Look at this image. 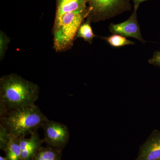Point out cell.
<instances>
[{
  "label": "cell",
  "mask_w": 160,
  "mask_h": 160,
  "mask_svg": "<svg viewBox=\"0 0 160 160\" xmlns=\"http://www.w3.org/2000/svg\"><path fill=\"white\" fill-rule=\"evenodd\" d=\"M55 1L53 47L57 52H64L72 48L79 28L88 17V0Z\"/></svg>",
  "instance_id": "cell-1"
},
{
  "label": "cell",
  "mask_w": 160,
  "mask_h": 160,
  "mask_svg": "<svg viewBox=\"0 0 160 160\" xmlns=\"http://www.w3.org/2000/svg\"><path fill=\"white\" fill-rule=\"evenodd\" d=\"M37 84L15 73L0 78V117L9 112L34 105L38 99Z\"/></svg>",
  "instance_id": "cell-2"
},
{
  "label": "cell",
  "mask_w": 160,
  "mask_h": 160,
  "mask_svg": "<svg viewBox=\"0 0 160 160\" xmlns=\"http://www.w3.org/2000/svg\"><path fill=\"white\" fill-rule=\"evenodd\" d=\"M48 119L37 105L12 110L0 117L1 124L11 134L18 137L27 135L42 128Z\"/></svg>",
  "instance_id": "cell-3"
},
{
  "label": "cell",
  "mask_w": 160,
  "mask_h": 160,
  "mask_svg": "<svg viewBox=\"0 0 160 160\" xmlns=\"http://www.w3.org/2000/svg\"><path fill=\"white\" fill-rule=\"evenodd\" d=\"M89 15L86 20L97 22L129 11V0H88Z\"/></svg>",
  "instance_id": "cell-4"
},
{
  "label": "cell",
  "mask_w": 160,
  "mask_h": 160,
  "mask_svg": "<svg viewBox=\"0 0 160 160\" xmlns=\"http://www.w3.org/2000/svg\"><path fill=\"white\" fill-rule=\"evenodd\" d=\"M44 131L43 142L47 146L62 150L69 140V131L67 126L62 123L48 119L42 127Z\"/></svg>",
  "instance_id": "cell-5"
},
{
  "label": "cell",
  "mask_w": 160,
  "mask_h": 160,
  "mask_svg": "<svg viewBox=\"0 0 160 160\" xmlns=\"http://www.w3.org/2000/svg\"><path fill=\"white\" fill-rule=\"evenodd\" d=\"M136 10L133 12L129 18L123 22L115 24L111 23L109 26V30L113 34L121 35L125 37L134 38L141 42L146 43L143 38L138 23Z\"/></svg>",
  "instance_id": "cell-6"
},
{
  "label": "cell",
  "mask_w": 160,
  "mask_h": 160,
  "mask_svg": "<svg viewBox=\"0 0 160 160\" xmlns=\"http://www.w3.org/2000/svg\"><path fill=\"white\" fill-rule=\"evenodd\" d=\"M136 160H160V130H153L142 145Z\"/></svg>",
  "instance_id": "cell-7"
},
{
  "label": "cell",
  "mask_w": 160,
  "mask_h": 160,
  "mask_svg": "<svg viewBox=\"0 0 160 160\" xmlns=\"http://www.w3.org/2000/svg\"><path fill=\"white\" fill-rule=\"evenodd\" d=\"M43 140L40 139L38 130L30 134V138H20L21 160H32L42 147Z\"/></svg>",
  "instance_id": "cell-8"
},
{
  "label": "cell",
  "mask_w": 160,
  "mask_h": 160,
  "mask_svg": "<svg viewBox=\"0 0 160 160\" xmlns=\"http://www.w3.org/2000/svg\"><path fill=\"white\" fill-rule=\"evenodd\" d=\"M11 137L4 150L7 160H21L20 138L11 134Z\"/></svg>",
  "instance_id": "cell-9"
},
{
  "label": "cell",
  "mask_w": 160,
  "mask_h": 160,
  "mask_svg": "<svg viewBox=\"0 0 160 160\" xmlns=\"http://www.w3.org/2000/svg\"><path fill=\"white\" fill-rule=\"evenodd\" d=\"M62 151L47 146L41 147L32 160H61Z\"/></svg>",
  "instance_id": "cell-10"
},
{
  "label": "cell",
  "mask_w": 160,
  "mask_h": 160,
  "mask_svg": "<svg viewBox=\"0 0 160 160\" xmlns=\"http://www.w3.org/2000/svg\"><path fill=\"white\" fill-rule=\"evenodd\" d=\"M91 22L86 20L80 26L76 36L75 40L78 38H82L89 44H92L95 35L92 28Z\"/></svg>",
  "instance_id": "cell-11"
},
{
  "label": "cell",
  "mask_w": 160,
  "mask_h": 160,
  "mask_svg": "<svg viewBox=\"0 0 160 160\" xmlns=\"http://www.w3.org/2000/svg\"><path fill=\"white\" fill-rule=\"evenodd\" d=\"M106 40L111 46L115 48L122 47L127 45H132L135 44L134 42L127 39L125 37L121 35L114 34L108 37L101 38Z\"/></svg>",
  "instance_id": "cell-12"
},
{
  "label": "cell",
  "mask_w": 160,
  "mask_h": 160,
  "mask_svg": "<svg viewBox=\"0 0 160 160\" xmlns=\"http://www.w3.org/2000/svg\"><path fill=\"white\" fill-rule=\"evenodd\" d=\"M10 39L4 32L0 31V61L5 58L6 52L10 43Z\"/></svg>",
  "instance_id": "cell-13"
},
{
  "label": "cell",
  "mask_w": 160,
  "mask_h": 160,
  "mask_svg": "<svg viewBox=\"0 0 160 160\" xmlns=\"http://www.w3.org/2000/svg\"><path fill=\"white\" fill-rule=\"evenodd\" d=\"M11 133L2 124H0V149L4 150L9 142Z\"/></svg>",
  "instance_id": "cell-14"
},
{
  "label": "cell",
  "mask_w": 160,
  "mask_h": 160,
  "mask_svg": "<svg viewBox=\"0 0 160 160\" xmlns=\"http://www.w3.org/2000/svg\"><path fill=\"white\" fill-rule=\"evenodd\" d=\"M148 62L151 65L160 67V51L155 52L152 57L148 61Z\"/></svg>",
  "instance_id": "cell-15"
},
{
  "label": "cell",
  "mask_w": 160,
  "mask_h": 160,
  "mask_svg": "<svg viewBox=\"0 0 160 160\" xmlns=\"http://www.w3.org/2000/svg\"><path fill=\"white\" fill-rule=\"evenodd\" d=\"M134 4V10L137 11L138 8L140 4L145 1H149V0H132Z\"/></svg>",
  "instance_id": "cell-16"
},
{
  "label": "cell",
  "mask_w": 160,
  "mask_h": 160,
  "mask_svg": "<svg viewBox=\"0 0 160 160\" xmlns=\"http://www.w3.org/2000/svg\"><path fill=\"white\" fill-rule=\"evenodd\" d=\"M0 160H7V159L6 158L0 156Z\"/></svg>",
  "instance_id": "cell-17"
}]
</instances>
